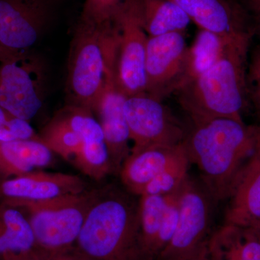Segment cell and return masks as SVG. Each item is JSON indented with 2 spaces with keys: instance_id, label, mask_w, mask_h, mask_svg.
<instances>
[{
  "instance_id": "cell-1",
  "label": "cell",
  "mask_w": 260,
  "mask_h": 260,
  "mask_svg": "<svg viewBox=\"0 0 260 260\" xmlns=\"http://www.w3.org/2000/svg\"><path fill=\"white\" fill-rule=\"evenodd\" d=\"M187 158L216 202L228 199L239 175L260 152V126L230 119L193 124L183 141Z\"/></svg>"
},
{
  "instance_id": "cell-2",
  "label": "cell",
  "mask_w": 260,
  "mask_h": 260,
  "mask_svg": "<svg viewBox=\"0 0 260 260\" xmlns=\"http://www.w3.org/2000/svg\"><path fill=\"white\" fill-rule=\"evenodd\" d=\"M254 36L232 39L210 69L174 94L193 124L216 119L244 123L243 113L249 104L246 72Z\"/></svg>"
},
{
  "instance_id": "cell-3",
  "label": "cell",
  "mask_w": 260,
  "mask_h": 260,
  "mask_svg": "<svg viewBox=\"0 0 260 260\" xmlns=\"http://www.w3.org/2000/svg\"><path fill=\"white\" fill-rule=\"evenodd\" d=\"M119 189L101 191L75 246L90 260H143L139 200Z\"/></svg>"
},
{
  "instance_id": "cell-4",
  "label": "cell",
  "mask_w": 260,
  "mask_h": 260,
  "mask_svg": "<svg viewBox=\"0 0 260 260\" xmlns=\"http://www.w3.org/2000/svg\"><path fill=\"white\" fill-rule=\"evenodd\" d=\"M116 49L112 19L102 23L80 19L68 59L66 90L70 104L93 113L108 75L116 70Z\"/></svg>"
},
{
  "instance_id": "cell-5",
  "label": "cell",
  "mask_w": 260,
  "mask_h": 260,
  "mask_svg": "<svg viewBox=\"0 0 260 260\" xmlns=\"http://www.w3.org/2000/svg\"><path fill=\"white\" fill-rule=\"evenodd\" d=\"M101 191L91 189L52 199L3 200L23 212L31 227L36 248L47 252L74 246L88 211Z\"/></svg>"
},
{
  "instance_id": "cell-6",
  "label": "cell",
  "mask_w": 260,
  "mask_h": 260,
  "mask_svg": "<svg viewBox=\"0 0 260 260\" xmlns=\"http://www.w3.org/2000/svg\"><path fill=\"white\" fill-rule=\"evenodd\" d=\"M117 41L116 83L126 97L145 93L148 36L143 28L140 0H125L112 18Z\"/></svg>"
},
{
  "instance_id": "cell-7",
  "label": "cell",
  "mask_w": 260,
  "mask_h": 260,
  "mask_svg": "<svg viewBox=\"0 0 260 260\" xmlns=\"http://www.w3.org/2000/svg\"><path fill=\"white\" fill-rule=\"evenodd\" d=\"M214 203L203 183L189 176L179 191L177 229L157 260H185L208 246Z\"/></svg>"
},
{
  "instance_id": "cell-8",
  "label": "cell",
  "mask_w": 260,
  "mask_h": 260,
  "mask_svg": "<svg viewBox=\"0 0 260 260\" xmlns=\"http://www.w3.org/2000/svg\"><path fill=\"white\" fill-rule=\"evenodd\" d=\"M46 66L39 56L28 51L2 62L0 107L10 115L29 121L44 104Z\"/></svg>"
},
{
  "instance_id": "cell-9",
  "label": "cell",
  "mask_w": 260,
  "mask_h": 260,
  "mask_svg": "<svg viewBox=\"0 0 260 260\" xmlns=\"http://www.w3.org/2000/svg\"><path fill=\"white\" fill-rule=\"evenodd\" d=\"M124 112L134 144L130 153L158 145H179L185 139L187 132L172 111L145 92L126 97Z\"/></svg>"
},
{
  "instance_id": "cell-10",
  "label": "cell",
  "mask_w": 260,
  "mask_h": 260,
  "mask_svg": "<svg viewBox=\"0 0 260 260\" xmlns=\"http://www.w3.org/2000/svg\"><path fill=\"white\" fill-rule=\"evenodd\" d=\"M61 0H0V45L19 54L35 46L54 23Z\"/></svg>"
},
{
  "instance_id": "cell-11",
  "label": "cell",
  "mask_w": 260,
  "mask_h": 260,
  "mask_svg": "<svg viewBox=\"0 0 260 260\" xmlns=\"http://www.w3.org/2000/svg\"><path fill=\"white\" fill-rule=\"evenodd\" d=\"M189 46L184 32L148 37L145 58V93L164 99L182 87Z\"/></svg>"
},
{
  "instance_id": "cell-12",
  "label": "cell",
  "mask_w": 260,
  "mask_h": 260,
  "mask_svg": "<svg viewBox=\"0 0 260 260\" xmlns=\"http://www.w3.org/2000/svg\"><path fill=\"white\" fill-rule=\"evenodd\" d=\"M116 71L108 75L102 93L94 107L104 133L113 168V172L119 174L123 162L129 156V134L124 112L126 97L116 83Z\"/></svg>"
},
{
  "instance_id": "cell-13",
  "label": "cell",
  "mask_w": 260,
  "mask_h": 260,
  "mask_svg": "<svg viewBox=\"0 0 260 260\" xmlns=\"http://www.w3.org/2000/svg\"><path fill=\"white\" fill-rule=\"evenodd\" d=\"M200 29L225 38L252 32L247 15L237 0H171ZM255 35V34H254Z\"/></svg>"
},
{
  "instance_id": "cell-14",
  "label": "cell",
  "mask_w": 260,
  "mask_h": 260,
  "mask_svg": "<svg viewBox=\"0 0 260 260\" xmlns=\"http://www.w3.org/2000/svg\"><path fill=\"white\" fill-rule=\"evenodd\" d=\"M87 189L79 176L37 171L10 177L0 183V195L5 199L39 201L52 199Z\"/></svg>"
},
{
  "instance_id": "cell-15",
  "label": "cell",
  "mask_w": 260,
  "mask_h": 260,
  "mask_svg": "<svg viewBox=\"0 0 260 260\" xmlns=\"http://www.w3.org/2000/svg\"><path fill=\"white\" fill-rule=\"evenodd\" d=\"M185 155L183 143L150 147L130 153L119 172L121 182L127 191L139 196L140 191L148 182Z\"/></svg>"
},
{
  "instance_id": "cell-16",
  "label": "cell",
  "mask_w": 260,
  "mask_h": 260,
  "mask_svg": "<svg viewBox=\"0 0 260 260\" xmlns=\"http://www.w3.org/2000/svg\"><path fill=\"white\" fill-rule=\"evenodd\" d=\"M224 224L253 229L260 224V152L245 169L229 194Z\"/></svg>"
},
{
  "instance_id": "cell-17",
  "label": "cell",
  "mask_w": 260,
  "mask_h": 260,
  "mask_svg": "<svg viewBox=\"0 0 260 260\" xmlns=\"http://www.w3.org/2000/svg\"><path fill=\"white\" fill-rule=\"evenodd\" d=\"M210 260H260V242L251 229L224 224L210 236Z\"/></svg>"
},
{
  "instance_id": "cell-18",
  "label": "cell",
  "mask_w": 260,
  "mask_h": 260,
  "mask_svg": "<svg viewBox=\"0 0 260 260\" xmlns=\"http://www.w3.org/2000/svg\"><path fill=\"white\" fill-rule=\"evenodd\" d=\"M142 22L148 37L184 32L191 20L171 0H140Z\"/></svg>"
},
{
  "instance_id": "cell-19",
  "label": "cell",
  "mask_w": 260,
  "mask_h": 260,
  "mask_svg": "<svg viewBox=\"0 0 260 260\" xmlns=\"http://www.w3.org/2000/svg\"><path fill=\"white\" fill-rule=\"evenodd\" d=\"M169 195L140 197V245L143 260H156L158 257L157 242Z\"/></svg>"
},
{
  "instance_id": "cell-20",
  "label": "cell",
  "mask_w": 260,
  "mask_h": 260,
  "mask_svg": "<svg viewBox=\"0 0 260 260\" xmlns=\"http://www.w3.org/2000/svg\"><path fill=\"white\" fill-rule=\"evenodd\" d=\"M234 38L220 37L200 29L192 45L188 49L185 75L181 88L210 69L223 54L228 43Z\"/></svg>"
},
{
  "instance_id": "cell-21",
  "label": "cell",
  "mask_w": 260,
  "mask_h": 260,
  "mask_svg": "<svg viewBox=\"0 0 260 260\" xmlns=\"http://www.w3.org/2000/svg\"><path fill=\"white\" fill-rule=\"evenodd\" d=\"M35 247L34 233L23 212L3 203L0 205V260L8 253L23 252Z\"/></svg>"
},
{
  "instance_id": "cell-22",
  "label": "cell",
  "mask_w": 260,
  "mask_h": 260,
  "mask_svg": "<svg viewBox=\"0 0 260 260\" xmlns=\"http://www.w3.org/2000/svg\"><path fill=\"white\" fill-rule=\"evenodd\" d=\"M39 137L53 153L70 161L84 143L83 137L73 129L59 112L44 126Z\"/></svg>"
},
{
  "instance_id": "cell-23",
  "label": "cell",
  "mask_w": 260,
  "mask_h": 260,
  "mask_svg": "<svg viewBox=\"0 0 260 260\" xmlns=\"http://www.w3.org/2000/svg\"><path fill=\"white\" fill-rule=\"evenodd\" d=\"M85 176L95 181L102 180L113 172L112 162L105 141H84L80 150L70 160Z\"/></svg>"
},
{
  "instance_id": "cell-24",
  "label": "cell",
  "mask_w": 260,
  "mask_h": 260,
  "mask_svg": "<svg viewBox=\"0 0 260 260\" xmlns=\"http://www.w3.org/2000/svg\"><path fill=\"white\" fill-rule=\"evenodd\" d=\"M189 164L190 162L186 153L148 182L140 191L139 197L166 196L176 192L189 177Z\"/></svg>"
},
{
  "instance_id": "cell-25",
  "label": "cell",
  "mask_w": 260,
  "mask_h": 260,
  "mask_svg": "<svg viewBox=\"0 0 260 260\" xmlns=\"http://www.w3.org/2000/svg\"><path fill=\"white\" fill-rule=\"evenodd\" d=\"M7 143L20 161L32 169L48 167L52 162L54 153L39 139L18 140Z\"/></svg>"
},
{
  "instance_id": "cell-26",
  "label": "cell",
  "mask_w": 260,
  "mask_h": 260,
  "mask_svg": "<svg viewBox=\"0 0 260 260\" xmlns=\"http://www.w3.org/2000/svg\"><path fill=\"white\" fill-rule=\"evenodd\" d=\"M246 85L249 102L260 117V40L249 55Z\"/></svg>"
},
{
  "instance_id": "cell-27",
  "label": "cell",
  "mask_w": 260,
  "mask_h": 260,
  "mask_svg": "<svg viewBox=\"0 0 260 260\" xmlns=\"http://www.w3.org/2000/svg\"><path fill=\"white\" fill-rule=\"evenodd\" d=\"M125 0H85L80 20L102 23L110 20L113 13Z\"/></svg>"
},
{
  "instance_id": "cell-28",
  "label": "cell",
  "mask_w": 260,
  "mask_h": 260,
  "mask_svg": "<svg viewBox=\"0 0 260 260\" xmlns=\"http://www.w3.org/2000/svg\"><path fill=\"white\" fill-rule=\"evenodd\" d=\"M5 126L9 131L13 141L39 139V135L36 134L28 121L10 116Z\"/></svg>"
},
{
  "instance_id": "cell-29",
  "label": "cell",
  "mask_w": 260,
  "mask_h": 260,
  "mask_svg": "<svg viewBox=\"0 0 260 260\" xmlns=\"http://www.w3.org/2000/svg\"><path fill=\"white\" fill-rule=\"evenodd\" d=\"M239 3L247 15L254 34L260 38V0H241Z\"/></svg>"
},
{
  "instance_id": "cell-30",
  "label": "cell",
  "mask_w": 260,
  "mask_h": 260,
  "mask_svg": "<svg viewBox=\"0 0 260 260\" xmlns=\"http://www.w3.org/2000/svg\"><path fill=\"white\" fill-rule=\"evenodd\" d=\"M41 251L44 253L47 260H90L80 253L75 246L64 250L54 251V252Z\"/></svg>"
},
{
  "instance_id": "cell-31",
  "label": "cell",
  "mask_w": 260,
  "mask_h": 260,
  "mask_svg": "<svg viewBox=\"0 0 260 260\" xmlns=\"http://www.w3.org/2000/svg\"><path fill=\"white\" fill-rule=\"evenodd\" d=\"M185 260H210L209 255H208V246L203 251L197 254L196 255L191 256L189 259Z\"/></svg>"
},
{
  "instance_id": "cell-32",
  "label": "cell",
  "mask_w": 260,
  "mask_h": 260,
  "mask_svg": "<svg viewBox=\"0 0 260 260\" xmlns=\"http://www.w3.org/2000/svg\"><path fill=\"white\" fill-rule=\"evenodd\" d=\"M15 55H17V54H13V53L6 50V49H4V48L0 45V61H1V62L8 60L10 58L13 57V56Z\"/></svg>"
},
{
  "instance_id": "cell-33",
  "label": "cell",
  "mask_w": 260,
  "mask_h": 260,
  "mask_svg": "<svg viewBox=\"0 0 260 260\" xmlns=\"http://www.w3.org/2000/svg\"><path fill=\"white\" fill-rule=\"evenodd\" d=\"M10 114H8L3 108L0 107V127H3L6 124L7 121L10 117Z\"/></svg>"
},
{
  "instance_id": "cell-34",
  "label": "cell",
  "mask_w": 260,
  "mask_h": 260,
  "mask_svg": "<svg viewBox=\"0 0 260 260\" xmlns=\"http://www.w3.org/2000/svg\"><path fill=\"white\" fill-rule=\"evenodd\" d=\"M252 229L253 232H254V234H255L256 238H257L258 240H259L260 242V224L258 225L257 226L253 228V229Z\"/></svg>"
},
{
  "instance_id": "cell-35",
  "label": "cell",
  "mask_w": 260,
  "mask_h": 260,
  "mask_svg": "<svg viewBox=\"0 0 260 260\" xmlns=\"http://www.w3.org/2000/svg\"><path fill=\"white\" fill-rule=\"evenodd\" d=\"M259 40H260V38H259Z\"/></svg>"
}]
</instances>
